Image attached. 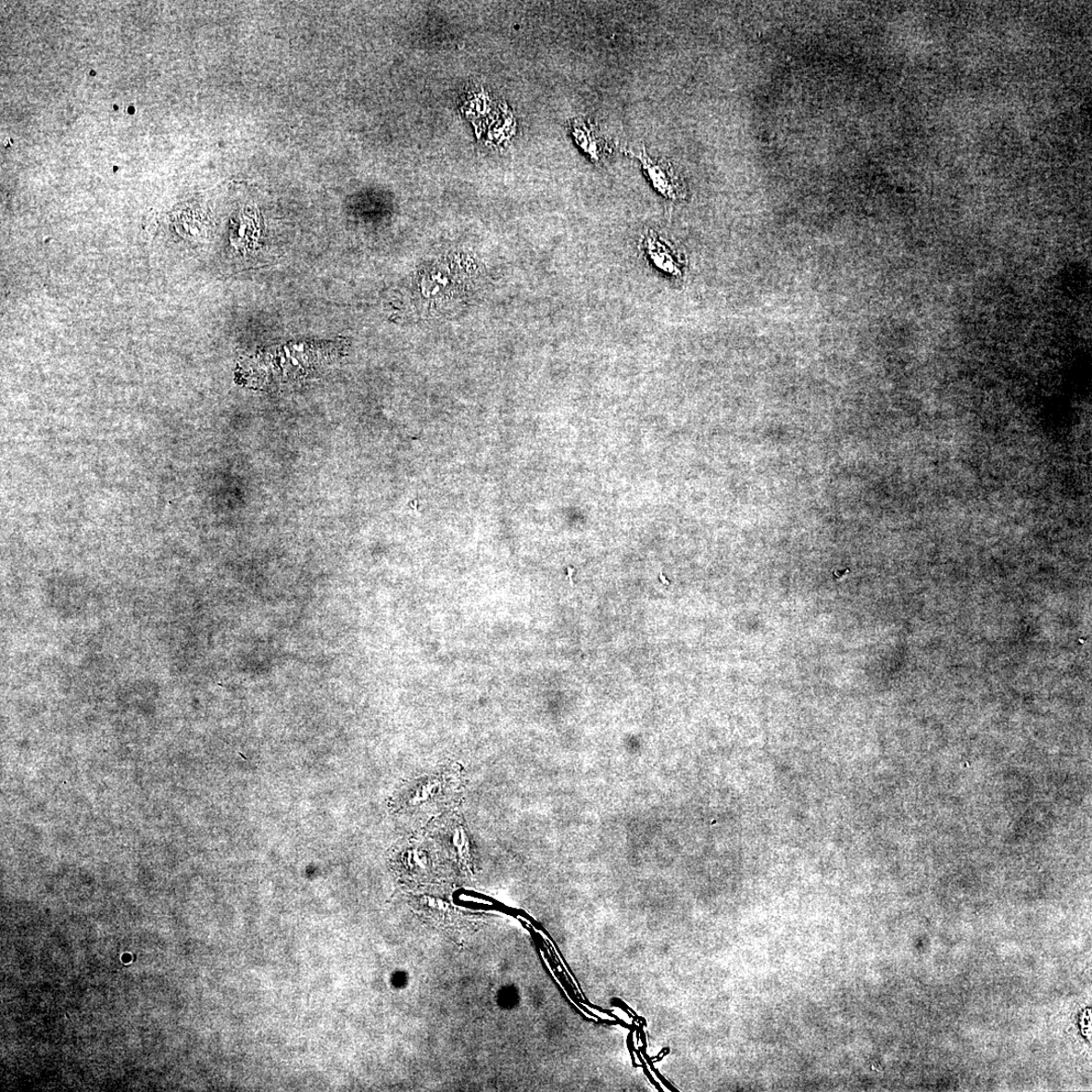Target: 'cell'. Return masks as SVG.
I'll return each instance as SVG.
<instances>
[{"instance_id":"1","label":"cell","mask_w":1092,"mask_h":1092,"mask_svg":"<svg viewBox=\"0 0 1092 1092\" xmlns=\"http://www.w3.org/2000/svg\"><path fill=\"white\" fill-rule=\"evenodd\" d=\"M634 156L641 160L647 179L659 194L672 202L685 200L686 184L670 162L654 159L645 150Z\"/></svg>"},{"instance_id":"2","label":"cell","mask_w":1092,"mask_h":1092,"mask_svg":"<svg viewBox=\"0 0 1092 1092\" xmlns=\"http://www.w3.org/2000/svg\"><path fill=\"white\" fill-rule=\"evenodd\" d=\"M642 245L646 256L658 269L672 277L681 275V257L678 251L669 242L658 236L654 231H649L643 236Z\"/></svg>"},{"instance_id":"3","label":"cell","mask_w":1092,"mask_h":1092,"mask_svg":"<svg viewBox=\"0 0 1092 1092\" xmlns=\"http://www.w3.org/2000/svg\"><path fill=\"white\" fill-rule=\"evenodd\" d=\"M573 134L576 135L579 145L589 154L595 162H600L610 151L609 143L600 134L598 128L592 124H584V121H581L576 124V128H573Z\"/></svg>"}]
</instances>
